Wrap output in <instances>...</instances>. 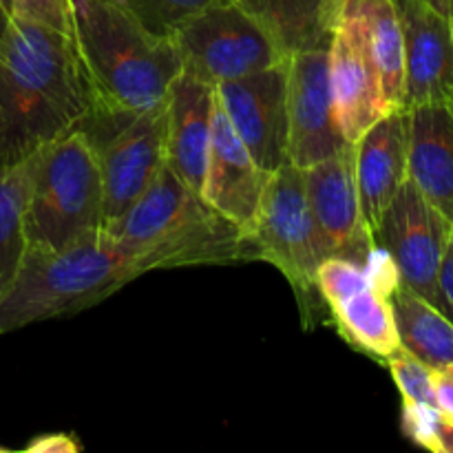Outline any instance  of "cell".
Returning a JSON list of instances; mask_svg holds the SVG:
<instances>
[{"instance_id":"obj_20","label":"cell","mask_w":453,"mask_h":453,"mask_svg":"<svg viewBox=\"0 0 453 453\" xmlns=\"http://www.w3.org/2000/svg\"><path fill=\"white\" fill-rule=\"evenodd\" d=\"M270 31L286 56L330 44L343 0H234Z\"/></svg>"},{"instance_id":"obj_12","label":"cell","mask_w":453,"mask_h":453,"mask_svg":"<svg viewBox=\"0 0 453 453\" xmlns=\"http://www.w3.org/2000/svg\"><path fill=\"white\" fill-rule=\"evenodd\" d=\"M303 180L326 259L367 265L376 243L358 197L354 144L303 168Z\"/></svg>"},{"instance_id":"obj_3","label":"cell","mask_w":453,"mask_h":453,"mask_svg":"<svg viewBox=\"0 0 453 453\" xmlns=\"http://www.w3.org/2000/svg\"><path fill=\"white\" fill-rule=\"evenodd\" d=\"M104 230L131 252L142 274L255 259L246 234L168 166Z\"/></svg>"},{"instance_id":"obj_1","label":"cell","mask_w":453,"mask_h":453,"mask_svg":"<svg viewBox=\"0 0 453 453\" xmlns=\"http://www.w3.org/2000/svg\"><path fill=\"white\" fill-rule=\"evenodd\" d=\"M93 93L71 34L12 16L0 38V166L78 128Z\"/></svg>"},{"instance_id":"obj_24","label":"cell","mask_w":453,"mask_h":453,"mask_svg":"<svg viewBox=\"0 0 453 453\" xmlns=\"http://www.w3.org/2000/svg\"><path fill=\"white\" fill-rule=\"evenodd\" d=\"M403 432L423 449L453 453V423L427 403H403Z\"/></svg>"},{"instance_id":"obj_4","label":"cell","mask_w":453,"mask_h":453,"mask_svg":"<svg viewBox=\"0 0 453 453\" xmlns=\"http://www.w3.org/2000/svg\"><path fill=\"white\" fill-rule=\"evenodd\" d=\"M137 277V261L106 230L60 250L27 243L0 301V334L93 308Z\"/></svg>"},{"instance_id":"obj_30","label":"cell","mask_w":453,"mask_h":453,"mask_svg":"<svg viewBox=\"0 0 453 453\" xmlns=\"http://www.w3.org/2000/svg\"><path fill=\"white\" fill-rule=\"evenodd\" d=\"M441 292L447 301V308H449V314L453 319V234L447 243L445 257H442L441 265Z\"/></svg>"},{"instance_id":"obj_26","label":"cell","mask_w":453,"mask_h":453,"mask_svg":"<svg viewBox=\"0 0 453 453\" xmlns=\"http://www.w3.org/2000/svg\"><path fill=\"white\" fill-rule=\"evenodd\" d=\"M392 374L394 383H396L398 392H401L403 403H427V405H436L434 401V385H432V367L425 365L420 358L407 352L405 348H398L396 352L389 354L385 358Z\"/></svg>"},{"instance_id":"obj_17","label":"cell","mask_w":453,"mask_h":453,"mask_svg":"<svg viewBox=\"0 0 453 453\" xmlns=\"http://www.w3.org/2000/svg\"><path fill=\"white\" fill-rule=\"evenodd\" d=\"M363 215L374 234L380 217L410 177V111L392 109L354 142Z\"/></svg>"},{"instance_id":"obj_9","label":"cell","mask_w":453,"mask_h":453,"mask_svg":"<svg viewBox=\"0 0 453 453\" xmlns=\"http://www.w3.org/2000/svg\"><path fill=\"white\" fill-rule=\"evenodd\" d=\"M453 224L407 177L374 230V243L392 257L405 288L451 319L441 292V265ZM453 321V319H451Z\"/></svg>"},{"instance_id":"obj_2","label":"cell","mask_w":453,"mask_h":453,"mask_svg":"<svg viewBox=\"0 0 453 453\" xmlns=\"http://www.w3.org/2000/svg\"><path fill=\"white\" fill-rule=\"evenodd\" d=\"M71 38L93 93V109L142 113L168 100L181 73L171 35H159L122 0H71Z\"/></svg>"},{"instance_id":"obj_7","label":"cell","mask_w":453,"mask_h":453,"mask_svg":"<svg viewBox=\"0 0 453 453\" xmlns=\"http://www.w3.org/2000/svg\"><path fill=\"white\" fill-rule=\"evenodd\" d=\"M166 102L142 113L88 111L78 124L91 140L104 188V228L113 224L166 166Z\"/></svg>"},{"instance_id":"obj_32","label":"cell","mask_w":453,"mask_h":453,"mask_svg":"<svg viewBox=\"0 0 453 453\" xmlns=\"http://www.w3.org/2000/svg\"><path fill=\"white\" fill-rule=\"evenodd\" d=\"M0 3H3V4H4V7H7V9H9V13H12V0H0Z\"/></svg>"},{"instance_id":"obj_11","label":"cell","mask_w":453,"mask_h":453,"mask_svg":"<svg viewBox=\"0 0 453 453\" xmlns=\"http://www.w3.org/2000/svg\"><path fill=\"white\" fill-rule=\"evenodd\" d=\"M288 162L308 168L348 146L336 119L330 49L310 47L288 56Z\"/></svg>"},{"instance_id":"obj_14","label":"cell","mask_w":453,"mask_h":453,"mask_svg":"<svg viewBox=\"0 0 453 453\" xmlns=\"http://www.w3.org/2000/svg\"><path fill=\"white\" fill-rule=\"evenodd\" d=\"M327 49L336 119L345 140L354 144L372 124L379 122L392 109L385 100L363 22L343 7L332 29Z\"/></svg>"},{"instance_id":"obj_31","label":"cell","mask_w":453,"mask_h":453,"mask_svg":"<svg viewBox=\"0 0 453 453\" xmlns=\"http://www.w3.org/2000/svg\"><path fill=\"white\" fill-rule=\"evenodd\" d=\"M9 22H12V13H9V9L0 3V38H3L4 31H7Z\"/></svg>"},{"instance_id":"obj_18","label":"cell","mask_w":453,"mask_h":453,"mask_svg":"<svg viewBox=\"0 0 453 453\" xmlns=\"http://www.w3.org/2000/svg\"><path fill=\"white\" fill-rule=\"evenodd\" d=\"M215 106V87L181 69L166 100V166L197 193L206 173Z\"/></svg>"},{"instance_id":"obj_5","label":"cell","mask_w":453,"mask_h":453,"mask_svg":"<svg viewBox=\"0 0 453 453\" xmlns=\"http://www.w3.org/2000/svg\"><path fill=\"white\" fill-rule=\"evenodd\" d=\"M104 230V188L91 140L80 128L29 157L25 202L27 243L60 248Z\"/></svg>"},{"instance_id":"obj_22","label":"cell","mask_w":453,"mask_h":453,"mask_svg":"<svg viewBox=\"0 0 453 453\" xmlns=\"http://www.w3.org/2000/svg\"><path fill=\"white\" fill-rule=\"evenodd\" d=\"M401 345L429 367L453 363V321L445 312L398 283L392 292Z\"/></svg>"},{"instance_id":"obj_33","label":"cell","mask_w":453,"mask_h":453,"mask_svg":"<svg viewBox=\"0 0 453 453\" xmlns=\"http://www.w3.org/2000/svg\"><path fill=\"white\" fill-rule=\"evenodd\" d=\"M449 9H451V16H453V0H449Z\"/></svg>"},{"instance_id":"obj_10","label":"cell","mask_w":453,"mask_h":453,"mask_svg":"<svg viewBox=\"0 0 453 453\" xmlns=\"http://www.w3.org/2000/svg\"><path fill=\"white\" fill-rule=\"evenodd\" d=\"M317 290L341 339L354 349L385 361L401 348L392 296L365 265L336 257L326 259L319 268Z\"/></svg>"},{"instance_id":"obj_13","label":"cell","mask_w":453,"mask_h":453,"mask_svg":"<svg viewBox=\"0 0 453 453\" xmlns=\"http://www.w3.org/2000/svg\"><path fill=\"white\" fill-rule=\"evenodd\" d=\"M286 60L215 87L217 102L233 131L257 164L270 173L288 164Z\"/></svg>"},{"instance_id":"obj_28","label":"cell","mask_w":453,"mask_h":453,"mask_svg":"<svg viewBox=\"0 0 453 453\" xmlns=\"http://www.w3.org/2000/svg\"><path fill=\"white\" fill-rule=\"evenodd\" d=\"M432 385L438 411L453 423V363L432 367Z\"/></svg>"},{"instance_id":"obj_6","label":"cell","mask_w":453,"mask_h":453,"mask_svg":"<svg viewBox=\"0 0 453 453\" xmlns=\"http://www.w3.org/2000/svg\"><path fill=\"white\" fill-rule=\"evenodd\" d=\"M248 242L255 259L274 265L290 283L305 326L317 323L323 305L317 274L326 252L310 211L303 168L288 162L273 173Z\"/></svg>"},{"instance_id":"obj_21","label":"cell","mask_w":453,"mask_h":453,"mask_svg":"<svg viewBox=\"0 0 453 453\" xmlns=\"http://www.w3.org/2000/svg\"><path fill=\"white\" fill-rule=\"evenodd\" d=\"M363 22L389 109L405 106V40L394 0H343Z\"/></svg>"},{"instance_id":"obj_15","label":"cell","mask_w":453,"mask_h":453,"mask_svg":"<svg viewBox=\"0 0 453 453\" xmlns=\"http://www.w3.org/2000/svg\"><path fill=\"white\" fill-rule=\"evenodd\" d=\"M405 40V109L453 97L449 0H394Z\"/></svg>"},{"instance_id":"obj_19","label":"cell","mask_w":453,"mask_h":453,"mask_svg":"<svg viewBox=\"0 0 453 453\" xmlns=\"http://www.w3.org/2000/svg\"><path fill=\"white\" fill-rule=\"evenodd\" d=\"M410 111V177L453 224V97Z\"/></svg>"},{"instance_id":"obj_29","label":"cell","mask_w":453,"mask_h":453,"mask_svg":"<svg viewBox=\"0 0 453 453\" xmlns=\"http://www.w3.org/2000/svg\"><path fill=\"white\" fill-rule=\"evenodd\" d=\"M25 451L29 453H75L80 451V442L69 434H42L27 442Z\"/></svg>"},{"instance_id":"obj_34","label":"cell","mask_w":453,"mask_h":453,"mask_svg":"<svg viewBox=\"0 0 453 453\" xmlns=\"http://www.w3.org/2000/svg\"><path fill=\"white\" fill-rule=\"evenodd\" d=\"M9 449H4V447H0V453H7Z\"/></svg>"},{"instance_id":"obj_25","label":"cell","mask_w":453,"mask_h":453,"mask_svg":"<svg viewBox=\"0 0 453 453\" xmlns=\"http://www.w3.org/2000/svg\"><path fill=\"white\" fill-rule=\"evenodd\" d=\"M150 31L159 35H171L184 20L195 13L228 3V0H122Z\"/></svg>"},{"instance_id":"obj_23","label":"cell","mask_w":453,"mask_h":453,"mask_svg":"<svg viewBox=\"0 0 453 453\" xmlns=\"http://www.w3.org/2000/svg\"><path fill=\"white\" fill-rule=\"evenodd\" d=\"M27 181L29 159L18 166H0V301L12 288L27 250Z\"/></svg>"},{"instance_id":"obj_16","label":"cell","mask_w":453,"mask_h":453,"mask_svg":"<svg viewBox=\"0 0 453 453\" xmlns=\"http://www.w3.org/2000/svg\"><path fill=\"white\" fill-rule=\"evenodd\" d=\"M270 177L273 173L257 164L217 102L202 197L248 237Z\"/></svg>"},{"instance_id":"obj_27","label":"cell","mask_w":453,"mask_h":453,"mask_svg":"<svg viewBox=\"0 0 453 453\" xmlns=\"http://www.w3.org/2000/svg\"><path fill=\"white\" fill-rule=\"evenodd\" d=\"M12 16L71 34V0H12Z\"/></svg>"},{"instance_id":"obj_8","label":"cell","mask_w":453,"mask_h":453,"mask_svg":"<svg viewBox=\"0 0 453 453\" xmlns=\"http://www.w3.org/2000/svg\"><path fill=\"white\" fill-rule=\"evenodd\" d=\"M186 71L212 87L286 60L270 31L234 0L212 4L171 34Z\"/></svg>"}]
</instances>
